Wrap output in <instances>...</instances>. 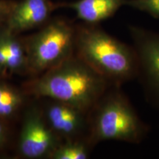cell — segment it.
Returning <instances> with one entry per match:
<instances>
[{
  "mask_svg": "<svg viewBox=\"0 0 159 159\" xmlns=\"http://www.w3.org/2000/svg\"><path fill=\"white\" fill-rule=\"evenodd\" d=\"M111 85L76 55L33 77L24 85L27 94L68 103L89 113Z\"/></svg>",
  "mask_w": 159,
  "mask_h": 159,
  "instance_id": "1",
  "label": "cell"
},
{
  "mask_svg": "<svg viewBox=\"0 0 159 159\" xmlns=\"http://www.w3.org/2000/svg\"><path fill=\"white\" fill-rule=\"evenodd\" d=\"M75 55L111 85L121 86L138 76V58L133 46L109 35L98 25H75Z\"/></svg>",
  "mask_w": 159,
  "mask_h": 159,
  "instance_id": "2",
  "label": "cell"
},
{
  "mask_svg": "<svg viewBox=\"0 0 159 159\" xmlns=\"http://www.w3.org/2000/svg\"><path fill=\"white\" fill-rule=\"evenodd\" d=\"M118 85H111L89 113L88 142L92 148L103 141L139 144L148 127L141 120Z\"/></svg>",
  "mask_w": 159,
  "mask_h": 159,
  "instance_id": "3",
  "label": "cell"
},
{
  "mask_svg": "<svg viewBox=\"0 0 159 159\" xmlns=\"http://www.w3.org/2000/svg\"><path fill=\"white\" fill-rule=\"evenodd\" d=\"M75 25L63 18L55 17L36 33L25 38L29 74L37 76L75 55Z\"/></svg>",
  "mask_w": 159,
  "mask_h": 159,
  "instance_id": "4",
  "label": "cell"
},
{
  "mask_svg": "<svg viewBox=\"0 0 159 159\" xmlns=\"http://www.w3.org/2000/svg\"><path fill=\"white\" fill-rule=\"evenodd\" d=\"M62 142L47 124L41 109L35 106L26 110L17 148L21 158L49 159Z\"/></svg>",
  "mask_w": 159,
  "mask_h": 159,
  "instance_id": "5",
  "label": "cell"
},
{
  "mask_svg": "<svg viewBox=\"0 0 159 159\" xmlns=\"http://www.w3.org/2000/svg\"><path fill=\"white\" fill-rule=\"evenodd\" d=\"M138 58V76L149 99L159 106V33L130 27Z\"/></svg>",
  "mask_w": 159,
  "mask_h": 159,
  "instance_id": "6",
  "label": "cell"
},
{
  "mask_svg": "<svg viewBox=\"0 0 159 159\" xmlns=\"http://www.w3.org/2000/svg\"><path fill=\"white\" fill-rule=\"evenodd\" d=\"M48 99L42 111L53 132L62 141L88 140L89 113L68 103Z\"/></svg>",
  "mask_w": 159,
  "mask_h": 159,
  "instance_id": "7",
  "label": "cell"
},
{
  "mask_svg": "<svg viewBox=\"0 0 159 159\" xmlns=\"http://www.w3.org/2000/svg\"><path fill=\"white\" fill-rule=\"evenodd\" d=\"M58 8H61V2L55 3L51 0L16 1L5 25L13 33L20 35L23 32L42 27Z\"/></svg>",
  "mask_w": 159,
  "mask_h": 159,
  "instance_id": "8",
  "label": "cell"
},
{
  "mask_svg": "<svg viewBox=\"0 0 159 159\" xmlns=\"http://www.w3.org/2000/svg\"><path fill=\"white\" fill-rule=\"evenodd\" d=\"M29 74L24 39L4 25L0 26V79Z\"/></svg>",
  "mask_w": 159,
  "mask_h": 159,
  "instance_id": "9",
  "label": "cell"
},
{
  "mask_svg": "<svg viewBox=\"0 0 159 159\" xmlns=\"http://www.w3.org/2000/svg\"><path fill=\"white\" fill-rule=\"evenodd\" d=\"M123 5H125V0H77L61 2V7L73 10L79 19L90 25H99L112 17Z\"/></svg>",
  "mask_w": 159,
  "mask_h": 159,
  "instance_id": "10",
  "label": "cell"
},
{
  "mask_svg": "<svg viewBox=\"0 0 159 159\" xmlns=\"http://www.w3.org/2000/svg\"><path fill=\"white\" fill-rule=\"evenodd\" d=\"M25 91L0 79V119L8 122L22 108L25 102Z\"/></svg>",
  "mask_w": 159,
  "mask_h": 159,
  "instance_id": "11",
  "label": "cell"
},
{
  "mask_svg": "<svg viewBox=\"0 0 159 159\" xmlns=\"http://www.w3.org/2000/svg\"><path fill=\"white\" fill-rule=\"evenodd\" d=\"M92 148L87 139L63 141L49 159H86Z\"/></svg>",
  "mask_w": 159,
  "mask_h": 159,
  "instance_id": "12",
  "label": "cell"
},
{
  "mask_svg": "<svg viewBox=\"0 0 159 159\" xmlns=\"http://www.w3.org/2000/svg\"><path fill=\"white\" fill-rule=\"evenodd\" d=\"M125 5L159 19V0H125Z\"/></svg>",
  "mask_w": 159,
  "mask_h": 159,
  "instance_id": "13",
  "label": "cell"
},
{
  "mask_svg": "<svg viewBox=\"0 0 159 159\" xmlns=\"http://www.w3.org/2000/svg\"><path fill=\"white\" fill-rule=\"evenodd\" d=\"M16 2L15 0H0V26L5 24Z\"/></svg>",
  "mask_w": 159,
  "mask_h": 159,
  "instance_id": "14",
  "label": "cell"
},
{
  "mask_svg": "<svg viewBox=\"0 0 159 159\" xmlns=\"http://www.w3.org/2000/svg\"><path fill=\"white\" fill-rule=\"evenodd\" d=\"M9 131L7 122L0 119V152L5 148L8 141Z\"/></svg>",
  "mask_w": 159,
  "mask_h": 159,
  "instance_id": "15",
  "label": "cell"
}]
</instances>
